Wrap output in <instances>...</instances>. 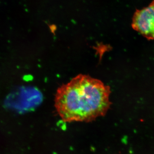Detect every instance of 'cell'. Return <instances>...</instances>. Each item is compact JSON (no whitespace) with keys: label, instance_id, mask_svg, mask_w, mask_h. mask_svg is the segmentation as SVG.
<instances>
[{"label":"cell","instance_id":"1","mask_svg":"<svg viewBox=\"0 0 154 154\" xmlns=\"http://www.w3.org/2000/svg\"><path fill=\"white\" fill-rule=\"evenodd\" d=\"M110 87L102 81L80 74L58 88L54 106L65 122H92L110 109Z\"/></svg>","mask_w":154,"mask_h":154},{"label":"cell","instance_id":"2","mask_svg":"<svg viewBox=\"0 0 154 154\" xmlns=\"http://www.w3.org/2000/svg\"><path fill=\"white\" fill-rule=\"evenodd\" d=\"M132 27L147 39H154V1L148 7L136 11Z\"/></svg>","mask_w":154,"mask_h":154}]
</instances>
